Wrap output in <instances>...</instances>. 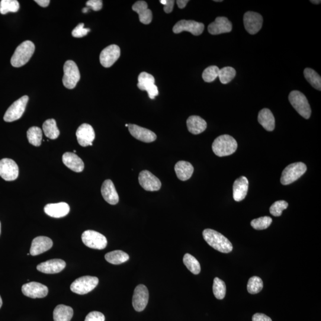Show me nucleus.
Wrapping results in <instances>:
<instances>
[{"label":"nucleus","instance_id":"nucleus-1","mask_svg":"<svg viewBox=\"0 0 321 321\" xmlns=\"http://www.w3.org/2000/svg\"><path fill=\"white\" fill-rule=\"evenodd\" d=\"M204 239L212 248L221 253H228L232 251L233 247L229 239L216 230L207 229L204 230Z\"/></svg>","mask_w":321,"mask_h":321},{"label":"nucleus","instance_id":"nucleus-2","mask_svg":"<svg viewBox=\"0 0 321 321\" xmlns=\"http://www.w3.org/2000/svg\"><path fill=\"white\" fill-rule=\"evenodd\" d=\"M237 148V141L228 134H224L217 137L212 145L214 153L220 157L232 155L236 152Z\"/></svg>","mask_w":321,"mask_h":321},{"label":"nucleus","instance_id":"nucleus-3","mask_svg":"<svg viewBox=\"0 0 321 321\" xmlns=\"http://www.w3.org/2000/svg\"><path fill=\"white\" fill-rule=\"evenodd\" d=\"M35 45L30 41H26L16 48L11 59L12 65L20 67L27 64L34 53Z\"/></svg>","mask_w":321,"mask_h":321},{"label":"nucleus","instance_id":"nucleus-4","mask_svg":"<svg viewBox=\"0 0 321 321\" xmlns=\"http://www.w3.org/2000/svg\"><path fill=\"white\" fill-rule=\"evenodd\" d=\"M289 101L293 107L301 117L309 119L311 115V108L306 96L298 91H293L288 96Z\"/></svg>","mask_w":321,"mask_h":321},{"label":"nucleus","instance_id":"nucleus-5","mask_svg":"<svg viewBox=\"0 0 321 321\" xmlns=\"http://www.w3.org/2000/svg\"><path fill=\"white\" fill-rule=\"evenodd\" d=\"M307 170V167L301 162L294 163L288 165L282 173L280 182L282 185H288L296 181L302 176Z\"/></svg>","mask_w":321,"mask_h":321},{"label":"nucleus","instance_id":"nucleus-6","mask_svg":"<svg viewBox=\"0 0 321 321\" xmlns=\"http://www.w3.org/2000/svg\"><path fill=\"white\" fill-rule=\"evenodd\" d=\"M63 85L67 89H72L76 87L80 80V75L77 64L72 60H68L64 64Z\"/></svg>","mask_w":321,"mask_h":321},{"label":"nucleus","instance_id":"nucleus-7","mask_svg":"<svg viewBox=\"0 0 321 321\" xmlns=\"http://www.w3.org/2000/svg\"><path fill=\"white\" fill-rule=\"evenodd\" d=\"M99 280L97 277L92 276H83L72 282L70 289L73 293L82 295L91 292L97 286Z\"/></svg>","mask_w":321,"mask_h":321},{"label":"nucleus","instance_id":"nucleus-8","mask_svg":"<svg viewBox=\"0 0 321 321\" xmlns=\"http://www.w3.org/2000/svg\"><path fill=\"white\" fill-rule=\"evenodd\" d=\"M83 243L89 248L102 250L107 245V240L102 234L94 230H86L82 235Z\"/></svg>","mask_w":321,"mask_h":321},{"label":"nucleus","instance_id":"nucleus-9","mask_svg":"<svg viewBox=\"0 0 321 321\" xmlns=\"http://www.w3.org/2000/svg\"><path fill=\"white\" fill-rule=\"evenodd\" d=\"M29 101V97L25 95L16 101L6 112L4 120L6 122H12L18 120L24 114Z\"/></svg>","mask_w":321,"mask_h":321},{"label":"nucleus","instance_id":"nucleus-10","mask_svg":"<svg viewBox=\"0 0 321 321\" xmlns=\"http://www.w3.org/2000/svg\"><path fill=\"white\" fill-rule=\"evenodd\" d=\"M137 87L142 91H146L149 97L153 99L158 95V89L155 85V79L150 74L142 72L138 77Z\"/></svg>","mask_w":321,"mask_h":321},{"label":"nucleus","instance_id":"nucleus-11","mask_svg":"<svg viewBox=\"0 0 321 321\" xmlns=\"http://www.w3.org/2000/svg\"><path fill=\"white\" fill-rule=\"evenodd\" d=\"M0 176L6 181H14L19 176V168L14 160L4 158L0 160Z\"/></svg>","mask_w":321,"mask_h":321},{"label":"nucleus","instance_id":"nucleus-12","mask_svg":"<svg viewBox=\"0 0 321 321\" xmlns=\"http://www.w3.org/2000/svg\"><path fill=\"white\" fill-rule=\"evenodd\" d=\"M205 26L202 23L194 21L182 20L178 22L173 27V31L175 34H180L182 32H189L195 36L202 34Z\"/></svg>","mask_w":321,"mask_h":321},{"label":"nucleus","instance_id":"nucleus-13","mask_svg":"<svg viewBox=\"0 0 321 321\" xmlns=\"http://www.w3.org/2000/svg\"><path fill=\"white\" fill-rule=\"evenodd\" d=\"M149 300V291L143 284L138 285L134 289L132 304L137 312H142L147 306Z\"/></svg>","mask_w":321,"mask_h":321},{"label":"nucleus","instance_id":"nucleus-14","mask_svg":"<svg viewBox=\"0 0 321 321\" xmlns=\"http://www.w3.org/2000/svg\"><path fill=\"white\" fill-rule=\"evenodd\" d=\"M243 22L246 31L250 34L255 35L262 28L263 18L258 13L248 12L244 15Z\"/></svg>","mask_w":321,"mask_h":321},{"label":"nucleus","instance_id":"nucleus-15","mask_svg":"<svg viewBox=\"0 0 321 321\" xmlns=\"http://www.w3.org/2000/svg\"><path fill=\"white\" fill-rule=\"evenodd\" d=\"M139 182L146 191H158L162 188V182L159 179L147 170H143L139 173Z\"/></svg>","mask_w":321,"mask_h":321},{"label":"nucleus","instance_id":"nucleus-16","mask_svg":"<svg viewBox=\"0 0 321 321\" xmlns=\"http://www.w3.org/2000/svg\"><path fill=\"white\" fill-rule=\"evenodd\" d=\"M120 56V47L116 45H111L102 51L99 60L102 66L108 68L117 62Z\"/></svg>","mask_w":321,"mask_h":321},{"label":"nucleus","instance_id":"nucleus-17","mask_svg":"<svg viewBox=\"0 0 321 321\" xmlns=\"http://www.w3.org/2000/svg\"><path fill=\"white\" fill-rule=\"evenodd\" d=\"M76 137L80 146L86 147L92 146L95 138L94 128L91 125L84 123L80 125L76 131Z\"/></svg>","mask_w":321,"mask_h":321},{"label":"nucleus","instance_id":"nucleus-18","mask_svg":"<svg viewBox=\"0 0 321 321\" xmlns=\"http://www.w3.org/2000/svg\"><path fill=\"white\" fill-rule=\"evenodd\" d=\"M22 293L25 296L32 298H44L47 296L48 288L46 285L37 282H31L25 284L22 287Z\"/></svg>","mask_w":321,"mask_h":321},{"label":"nucleus","instance_id":"nucleus-19","mask_svg":"<svg viewBox=\"0 0 321 321\" xmlns=\"http://www.w3.org/2000/svg\"><path fill=\"white\" fill-rule=\"evenodd\" d=\"M128 130L131 136L143 142H153L156 139V135L153 131L136 124H128Z\"/></svg>","mask_w":321,"mask_h":321},{"label":"nucleus","instance_id":"nucleus-20","mask_svg":"<svg viewBox=\"0 0 321 321\" xmlns=\"http://www.w3.org/2000/svg\"><path fill=\"white\" fill-rule=\"evenodd\" d=\"M208 30L211 35L229 33L232 30V24L226 17H217L213 23L209 25Z\"/></svg>","mask_w":321,"mask_h":321},{"label":"nucleus","instance_id":"nucleus-21","mask_svg":"<svg viewBox=\"0 0 321 321\" xmlns=\"http://www.w3.org/2000/svg\"><path fill=\"white\" fill-rule=\"evenodd\" d=\"M53 245L52 240L46 236H38L32 241L30 254L37 256L48 251Z\"/></svg>","mask_w":321,"mask_h":321},{"label":"nucleus","instance_id":"nucleus-22","mask_svg":"<svg viewBox=\"0 0 321 321\" xmlns=\"http://www.w3.org/2000/svg\"><path fill=\"white\" fill-rule=\"evenodd\" d=\"M66 262L59 259H51L37 266L38 271L45 274H57L62 271L66 267Z\"/></svg>","mask_w":321,"mask_h":321},{"label":"nucleus","instance_id":"nucleus-23","mask_svg":"<svg viewBox=\"0 0 321 321\" xmlns=\"http://www.w3.org/2000/svg\"><path fill=\"white\" fill-rule=\"evenodd\" d=\"M101 194L105 201L110 205H116L119 202L118 193L111 180H106L102 184Z\"/></svg>","mask_w":321,"mask_h":321},{"label":"nucleus","instance_id":"nucleus-24","mask_svg":"<svg viewBox=\"0 0 321 321\" xmlns=\"http://www.w3.org/2000/svg\"><path fill=\"white\" fill-rule=\"evenodd\" d=\"M249 181L245 176H241L234 182L233 186V198L236 202L244 200L248 194Z\"/></svg>","mask_w":321,"mask_h":321},{"label":"nucleus","instance_id":"nucleus-25","mask_svg":"<svg viewBox=\"0 0 321 321\" xmlns=\"http://www.w3.org/2000/svg\"><path fill=\"white\" fill-rule=\"evenodd\" d=\"M45 213L48 216L53 218H62L67 216L70 212V207L66 202L47 204L44 208Z\"/></svg>","mask_w":321,"mask_h":321},{"label":"nucleus","instance_id":"nucleus-26","mask_svg":"<svg viewBox=\"0 0 321 321\" xmlns=\"http://www.w3.org/2000/svg\"><path fill=\"white\" fill-rule=\"evenodd\" d=\"M62 159L64 165L73 172L80 173L84 169V163L75 153L66 152L63 154Z\"/></svg>","mask_w":321,"mask_h":321},{"label":"nucleus","instance_id":"nucleus-27","mask_svg":"<svg viewBox=\"0 0 321 321\" xmlns=\"http://www.w3.org/2000/svg\"><path fill=\"white\" fill-rule=\"evenodd\" d=\"M133 11L139 15L141 23L148 25L152 22V14L151 11L147 8V4L144 1H138L132 6Z\"/></svg>","mask_w":321,"mask_h":321},{"label":"nucleus","instance_id":"nucleus-28","mask_svg":"<svg viewBox=\"0 0 321 321\" xmlns=\"http://www.w3.org/2000/svg\"><path fill=\"white\" fill-rule=\"evenodd\" d=\"M177 177L182 181H188L191 179L194 172V167L190 163L185 160H180L175 167Z\"/></svg>","mask_w":321,"mask_h":321},{"label":"nucleus","instance_id":"nucleus-29","mask_svg":"<svg viewBox=\"0 0 321 321\" xmlns=\"http://www.w3.org/2000/svg\"><path fill=\"white\" fill-rule=\"evenodd\" d=\"M187 126L189 132L194 134H199L206 130L207 123L201 117L192 115L188 118Z\"/></svg>","mask_w":321,"mask_h":321},{"label":"nucleus","instance_id":"nucleus-30","mask_svg":"<svg viewBox=\"0 0 321 321\" xmlns=\"http://www.w3.org/2000/svg\"><path fill=\"white\" fill-rule=\"evenodd\" d=\"M258 120L260 124L266 130L272 131L275 128V118L270 110L268 108L262 109L258 114Z\"/></svg>","mask_w":321,"mask_h":321},{"label":"nucleus","instance_id":"nucleus-31","mask_svg":"<svg viewBox=\"0 0 321 321\" xmlns=\"http://www.w3.org/2000/svg\"><path fill=\"white\" fill-rule=\"evenodd\" d=\"M73 316L72 308L66 305H58L54 310V321H70Z\"/></svg>","mask_w":321,"mask_h":321},{"label":"nucleus","instance_id":"nucleus-32","mask_svg":"<svg viewBox=\"0 0 321 321\" xmlns=\"http://www.w3.org/2000/svg\"><path fill=\"white\" fill-rule=\"evenodd\" d=\"M105 259L110 264L119 265L127 262L129 259V256L122 250H114L107 253L105 255Z\"/></svg>","mask_w":321,"mask_h":321},{"label":"nucleus","instance_id":"nucleus-33","mask_svg":"<svg viewBox=\"0 0 321 321\" xmlns=\"http://www.w3.org/2000/svg\"><path fill=\"white\" fill-rule=\"evenodd\" d=\"M43 128L46 136L50 139H56L60 135V130L54 119H48L45 121Z\"/></svg>","mask_w":321,"mask_h":321},{"label":"nucleus","instance_id":"nucleus-34","mask_svg":"<svg viewBox=\"0 0 321 321\" xmlns=\"http://www.w3.org/2000/svg\"><path fill=\"white\" fill-rule=\"evenodd\" d=\"M304 78L314 89L321 91V78L314 70L310 68L304 70Z\"/></svg>","mask_w":321,"mask_h":321},{"label":"nucleus","instance_id":"nucleus-35","mask_svg":"<svg viewBox=\"0 0 321 321\" xmlns=\"http://www.w3.org/2000/svg\"><path fill=\"white\" fill-rule=\"evenodd\" d=\"M27 137L29 142L32 145L40 146L43 139V131L40 127H32L27 131Z\"/></svg>","mask_w":321,"mask_h":321},{"label":"nucleus","instance_id":"nucleus-36","mask_svg":"<svg viewBox=\"0 0 321 321\" xmlns=\"http://www.w3.org/2000/svg\"><path fill=\"white\" fill-rule=\"evenodd\" d=\"M184 263L186 267L193 274L198 275L201 272V265L197 259L189 253H186L184 257Z\"/></svg>","mask_w":321,"mask_h":321},{"label":"nucleus","instance_id":"nucleus-37","mask_svg":"<svg viewBox=\"0 0 321 321\" xmlns=\"http://www.w3.org/2000/svg\"><path fill=\"white\" fill-rule=\"evenodd\" d=\"M19 8L20 6L16 0H2L0 2V14L6 15L9 12L16 13Z\"/></svg>","mask_w":321,"mask_h":321},{"label":"nucleus","instance_id":"nucleus-38","mask_svg":"<svg viewBox=\"0 0 321 321\" xmlns=\"http://www.w3.org/2000/svg\"><path fill=\"white\" fill-rule=\"evenodd\" d=\"M236 72L235 69L232 67H225L223 69H220L219 78L220 82L223 84H227L234 78L236 76Z\"/></svg>","mask_w":321,"mask_h":321},{"label":"nucleus","instance_id":"nucleus-39","mask_svg":"<svg viewBox=\"0 0 321 321\" xmlns=\"http://www.w3.org/2000/svg\"><path fill=\"white\" fill-rule=\"evenodd\" d=\"M213 293L217 299L222 300L226 296V285L225 282L219 278H214L213 284Z\"/></svg>","mask_w":321,"mask_h":321},{"label":"nucleus","instance_id":"nucleus-40","mask_svg":"<svg viewBox=\"0 0 321 321\" xmlns=\"http://www.w3.org/2000/svg\"><path fill=\"white\" fill-rule=\"evenodd\" d=\"M264 284L262 279L257 276H253L249 280L247 288L250 294H255L259 293L262 290Z\"/></svg>","mask_w":321,"mask_h":321},{"label":"nucleus","instance_id":"nucleus-41","mask_svg":"<svg viewBox=\"0 0 321 321\" xmlns=\"http://www.w3.org/2000/svg\"><path fill=\"white\" fill-rule=\"evenodd\" d=\"M220 69L216 66H211L205 69L202 73V78L204 81L207 83H211L214 81L219 75Z\"/></svg>","mask_w":321,"mask_h":321},{"label":"nucleus","instance_id":"nucleus-42","mask_svg":"<svg viewBox=\"0 0 321 321\" xmlns=\"http://www.w3.org/2000/svg\"><path fill=\"white\" fill-rule=\"evenodd\" d=\"M272 221V218L269 217H259L251 221V226L257 230H265L270 226Z\"/></svg>","mask_w":321,"mask_h":321},{"label":"nucleus","instance_id":"nucleus-43","mask_svg":"<svg viewBox=\"0 0 321 321\" xmlns=\"http://www.w3.org/2000/svg\"><path fill=\"white\" fill-rule=\"evenodd\" d=\"M288 206V204L286 201H278L271 205L269 211L273 216L280 217L282 215V211L286 210Z\"/></svg>","mask_w":321,"mask_h":321},{"label":"nucleus","instance_id":"nucleus-44","mask_svg":"<svg viewBox=\"0 0 321 321\" xmlns=\"http://www.w3.org/2000/svg\"><path fill=\"white\" fill-rule=\"evenodd\" d=\"M84 24H79L72 31V36L75 38H82L90 32V29L85 28Z\"/></svg>","mask_w":321,"mask_h":321},{"label":"nucleus","instance_id":"nucleus-45","mask_svg":"<svg viewBox=\"0 0 321 321\" xmlns=\"http://www.w3.org/2000/svg\"><path fill=\"white\" fill-rule=\"evenodd\" d=\"M85 321H105V316L97 311H93L88 314Z\"/></svg>","mask_w":321,"mask_h":321},{"label":"nucleus","instance_id":"nucleus-46","mask_svg":"<svg viewBox=\"0 0 321 321\" xmlns=\"http://www.w3.org/2000/svg\"><path fill=\"white\" fill-rule=\"evenodd\" d=\"M86 6L93 11L97 12L100 11L102 8V2L101 0H89L86 2Z\"/></svg>","mask_w":321,"mask_h":321},{"label":"nucleus","instance_id":"nucleus-47","mask_svg":"<svg viewBox=\"0 0 321 321\" xmlns=\"http://www.w3.org/2000/svg\"><path fill=\"white\" fill-rule=\"evenodd\" d=\"M252 321H272V319L264 313H257L253 316Z\"/></svg>","mask_w":321,"mask_h":321},{"label":"nucleus","instance_id":"nucleus-48","mask_svg":"<svg viewBox=\"0 0 321 321\" xmlns=\"http://www.w3.org/2000/svg\"><path fill=\"white\" fill-rule=\"evenodd\" d=\"M175 1L173 0H166V4L165 6V8H164V11L166 13V14H170L172 13L173 10V8H174Z\"/></svg>","mask_w":321,"mask_h":321},{"label":"nucleus","instance_id":"nucleus-49","mask_svg":"<svg viewBox=\"0 0 321 321\" xmlns=\"http://www.w3.org/2000/svg\"><path fill=\"white\" fill-rule=\"evenodd\" d=\"M35 2L43 8H47L50 3V0H35Z\"/></svg>","mask_w":321,"mask_h":321},{"label":"nucleus","instance_id":"nucleus-50","mask_svg":"<svg viewBox=\"0 0 321 321\" xmlns=\"http://www.w3.org/2000/svg\"><path fill=\"white\" fill-rule=\"evenodd\" d=\"M180 9H184L189 3L188 0H178L176 2Z\"/></svg>","mask_w":321,"mask_h":321},{"label":"nucleus","instance_id":"nucleus-51","mask_svg":"<svg viewBox=\"0 0 321 321\" xmlns=\"http://www.w3.org/2000/svg\"><path fill=\"white\" fill-rule=\"evenodd\" d=\"M311 3H313V4H315V5H319L320 3V1L319 0H316V1H315V0H314V1H312V0H311V1H310Z\"/></svg>","mask_w":321,"mask_h":321},{"label":"nucleus","instance_id":"nucleus-52","mask_svg":"<svg viewBox=\"0 0 321 321\" xmlns=\"http://www.w3.org/2000/svg\"><path fill=\"white\" fill-rule=\"evenodd\" d=\"M89 10V8H85L83 9V13H85H85H87L88 12Z\"/></svg>","mask_w":321,"mask_h":321},{"label":"nucleus","instance_id":"nucleus-53","mask_svg":"<svg viewBox=\"0 0 321 321\" xmlns=\"http://www.w3.org/2000/svg\"><path fill=\"white\" fill-rule=\"evenodd\" d=\"M2 305H3V300H2L1 296H0V309H1Z\"/></svg>","mask_w":321,"mask_h":321},{"label":"nucleus","instance_id":"nucleus-54","mask_svg":"<svg viewBox=\"0 0 321 321\" xmlns=\"http://www.w3.org/2000/svg\"><path fill=\"white\" fill-rule=\"evenodd\" d=\"M0 234H1V222H0Z\"/></svg>","mask_w":321,"mask_h":321},{"label":"nucleus","instance_id":"nucleus-55","mask_svg":"<svg viewBox=\"0 0 321 321\" xmlns=\"http://www.w3.org/2000/svg\"><path fill=\"white\" fill-rule=\"evenodd\" d=\"M215 2H222V0H221V1H216V0H215L214 1Z\"/></svg>","mask_w":321,"mask_h":321},{"label":"nucleus","instance_id":"nucleus-56","mask_svg":"<svg viewBox=\"0 0 321 321\" xmlns=\"http://www.w3.org/2000/svg\"><path fill=\"white\" fill-rule=\"evenodd\" d=\"M128 124H126V127H128Z\"/></svg>","mask_w":321,"mask_h":321},{"label":"nucleus","instance_id":"nucleus-57","mask_svg":"<svg viewBox=\"0 0 321 321\" xmlns=\"http://www.w3.org/2000/svg\"><path fill=\"white\" fill-rule=\"evenodd\" d=\"M31 255V254H30V253H28V256H29V255Z\"/></svg>","mask_w":321,"mask_h":321}]
</instances>
